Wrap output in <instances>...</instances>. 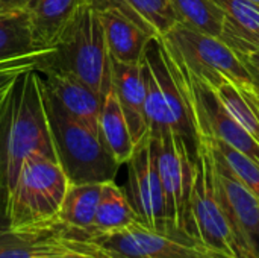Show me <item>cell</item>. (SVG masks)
Returning <instances> with one entry per match:
<instances>
[{
    "label": "cell",
    "instance_id": "6da1fadb",
    "mask_svg": "<svg viewBox=\"0 0 259 258\" xmlns=\"http://www.w3.org/2000/svg\"><path fill=\"white\" fill-rule=\"evenodd\" d=\"M32 154L56 160L42 78L35 68L20 73L0 96V205L3 213L20 169Z\"/></svg>",
    "mask_w": 259,
    "mask_h": 258
},
{
    "label": "cell",
    "instance_id": "7c38bea8",
    "mask_svg": "<svg viewBox=\"0 0 259 258\" xmlns=\"http://www.w3.org/2000/svg\"><path fill=\"white\" fill-rule=\"evenodd\" d=\"M112 90L127 122L135 148L149 137L146 117V84L143 64H124L111 59Z\"/></svg>",
    "mask_w": 259,
    "mask_h": 258
},
{
    "label": "cell",
    "instance_id": "5bb4252c",
    "mask_svg": "<svg viewBox=\"0 0 259 258\" xmlns=\"http://www.w3.org/2000/svg\"><path fill=\"white\" fill-rule=\"evenodd\" d=\"M103 26V33L111 59L124 64H140L147 44L156 38L141 24L111 8H93Z\"/></svg>",
    "mask_w": 259,
    "mask_h": 258
},
{
    "label": "cell",
    "instance_id": "cb8c5ba5",
    "mask_svg": "<svg viewBox=\"0 0 259 258\" xmlns=\"http://www.w3.org/2000/svg\"><path fill=\"white\" fill-rule=\"evenodd\" d=\"M58 245L56 251L41 258H115L94 239L85 234L73 233L56 224Z\"/></svg>",
    "mask_w": 259,
    "mask_h": 258
},
{
    "label": "cell",
    "instance_id": "d4e9b609",
    "mask_svg": "<svg viewBox=\"0 0 259 258\" xmlns=\"http://www.w3.org/2000/svg\"><path fill=\"white\" fill-rule=\"evenodd\" d=\"M206 138L211 141L212 148L223 158V161L228 164L232 173L258 198L259 201V163L217 138H212V137H206Z\"/></svg>",
    "mask_w": 259,
    "mask_h": 258
},
{
    "label": "cell",
    "instance_id": "484cf974",
    "mask_svg": "<svg viewBox=\"0 0 259 258\" xmlns=\"http://www.w3.org/2000/svg\"><path fill=\"white\" fill-rule=\"evenodd\" d=\"M220 38L238 56V59L247 70L256 93L259 94V46H255V44L249 43L247 40H244L235 33H231L228 30H223Z\"/></svg>",
    "mask_w": 259,
    "mask_h": 258
},
{
    "label": "cell",
    "instance_id": "5b68a950",
    "mask_svg": "<svg viewBox=\"0 0 259 258\" xmlns=\"http://www.w3.org/2000/svg\"><path fill=\"white\" fill-rule=\"evenodd\" d=\"M159 40L181 68L211 88L228 79L241 90H255L247 70L222 38L176 23Z\"/></svg>",
    "mask_w": 259,
    "mask_h": 258
},
{
    "label": "cell",
    "instance_id": "f1b7e54d",
    "mask_svg": "<svg viewBox=\"0 0 259 258\" xmlns=\"http://www.w3.org/2000/svg\"><path fill=\"white\" fill-rule=\"evenodd\" d=\"M191 258H237L234 255H229L226 252H222V251H214V249H209L208 252L202 254V255H196V257Z\"/></svg>",
    "mask_w": 259,
    "mask_h": 258
},
{
    "label": "cell",
    "instance_id": "9a60e30c",
    "mask_svg": "<svg viewBox=\"0 0 259 258\" xmlns=\"http://www.w3.org/2000/svg\"><path fill=\"white\" fill-rule=\"evenodd\" d=\"M85 0H33L27 14L36 44L50 49L73 21Z\"/></svg>",
    "mask_w": 259,
    "mask_h": 258
},
{
    "label": "cell",
    "instance_id": "d6986e66",
    "mask_svg": "<svg viewBox=\"0 0 259 258\" xmlns=\"http://www.w3.org/2000/svg\"><path fill=\"white\" fill-rule=\"evenodd\" d=\"M41 49L33 36L27 9L0 12V61L38 53Z\"/></svg>",
    "mask_w": 259,
    "mask_h": 258
},
{
    "label": "cell",
    "instance_id": "4dcf8cb0",
    "mask_svg": "<svg viewBox=\"0 0 259 258\" xmlns=\"http://www.w3.org/2000/svg\"><path fill=\"white\" fill-rule=\"evenodd\" d=\"M0 96H2V94H0Z\"/></svg>",
    "mask_w": 259,
    "mask_h": 258
},
{
    "label": "cell",
    "instance_id": "ba28073f",
    "mask_svg": "<svg viewBox=\"0 0 259 258\" xmlns=\"http://www.w3.org/2000/svg\"><path fill=\"white\" fill-rule=\"evenodd\" d=\"M171 62L194 116L197 135L217 138L259 163V143L229 116V113L219 100L215 91L209 85L193 78L173 59Z\"/></svg>",
    "mask_w": 259,
    "mask_h": 258
},
{
    "label": "cell",
    "instance_id": "7402d4cb",
    "mask_svg": "<svg viewBox=\"0 0 259 258\" xmlns=\"http://www.w3.org/2000/svg\"><path fill=\"white\" fill-rule=\"evenodd\" d=\"M225 12V27L259 46V5L249 0H212Z\"/></svg>",
    "mask_w": 259,
    "mask_h": 258
},
{
    "label": "cell",
    "instance_id": "52a82bcc",
    "mask_svg": "<svg viewBox=\"0 0 259 258\" xmlns=\"http://www.w3.org/2000/svg\"><path fill=\"white\" fill-rule=\"evenodd\" d=\"M150 140L165 199L167 231L170 236L193 239L190 236V198L194 181V155L173 132L150 137Z\"/></svg>",
    "mask_w": 259,
    "mask_h": 258
},
{
    "label": "cell",
    "instance_id": "30bf717a",
    "mask_svg": "<svg viewBox=\"0 0 259 258\" xmlns=\"http://www.w3.org/2000/svg\"><path fill=\"white\" fill-rule=\"evenodd\" d=\"M129 167V199L141 225L153 233L168 234L165 217V199L156 167V158L150 135L134 151Z\"/></svg>",
    "mask_w": 259,
    "mask_h": 258
},
{
    "label": "cell",
    "instance_id": "f546056e",
    "mask_svg": "<svg viewBox=\"0 0 259 258\" xmlns=\"http://www.w3.org/2000/svg\"><path fill=\"white\" fill-rule=\"evenodd\" d=\"M2 11H5V8H3V5H2V2H0V12H2Z\"/></svg>",
    "mask_w": 259,
    "mask_h": 258
},
{
    "label": "cell",
    "instance_id": "603a6c76",
    "mask_svg": "<svg viewBox=\"0 0 259 258\" xmlns=\"http://www.w3.org/2000/svg\"><path fill=\"white\" fill-rule=\"evenodd\" d=\"M155 36L165 35L176 23V14L168 0H121Z\"/></svg>",
    "mask_w": 259,
    "mask_h": 258
},
{
    "label": "cell",
    "instance_id": "7a4b0ae2",
    "mask_svg": "<svg viewBox=\"0 0 259 258\" xmlns=\"http://www.w3.org/2000/svg\"><path fill=\"white\" fill-rule=\"evenodd\" d=\"M36 70L73 75L103 97L109 93L112 88L111 56L100 18L87 2L59 40L42 55Z\"/></svg>",
    "mask_w": 259,
    "mask_h": 258
},
{
    "label": "cell",
    "instance_id": "3957f363",
    "mask_svg": "<svg viewBox=\"0 0 259 258\" xmlns=\"http://www.w3.org/2000/svg\"><path fill=\"white\" fill-rule=\"evenodd\" d=\"M68 186L70 181L56 160L42 154L29 155L5 208L8 228L18 233L53 228Z\"/></svg>",
    "mask_w": 259,
    "mask_h": 258
},
{
    "label": "cell",
    "instance_id": "277c9868",
    "mask_svg": "<svg viewBox=\"0 0 259 258\" xmlns=\"http://www.w3.org/2000/svg\"><path fill=\"white\" fill-rule=\"evenodd\" d=\"M44 102L55 155L70 184L114 181L120 164L100 134L70 116L46 88Z\"/></svg>",
    "mask_w": 259,
    "mask_h": 258
},
{
    "label": "cell",
    "instance_id": "e0dca14e",
    "mask_svg": "<svg viewBox=\"0 0 259 258\" xmlns=\"http://www.w3.org/2000/svg\"><path fill=\"white\" fill-rule=\"evenodd\" d=\"M138 224L141 225L127 193L118 187L115 181L103 182L93 233L90 236H106Z\"/></svg>",
    "mask_w": 259,
    "mask_h": 258
},
{
    "label": "cell",
    "instance_id": "ac0fdd59",
    "mask_svg": "<svg viewBox=\"0 0 259 258\" xmlns=\"http://www.w3.org/2000/svg\"><path fill=\"white\" fill-rule=\"evenodd\" d=\"M99 132L108 151L115 158V161L120 166L127 164L135 151V144L124 114L120 108V103L112 88L103 97L99 116Z\"/></svg>",
    "mask_w": 259,
    "mask_h": 258
},
{
    "label": "cell",
    "instance_id": "2e32d148",
    "mask_svg": "<svg viewBox=\"0 0 259 258\" xmlns=\"http://www.w3.org/2000/svg\"><path fill=\"white\" fill-rule=\"evenodd\" d=\"M102 186L99 182L70 184L58 214V225L73 233L90 236L93 233Z\"/></svg>",
    "mask_w": 259,
    "mask_h": 258
},
{
    "label": "cell",
    "instance_id": "4316f807",
    "mask_svg": "<svg viewBox=\"0 0 259 258\" xmlns=\"http://www.w3.org/2000/svg\"><path fill=\"white\" fill-rule=\"evenodd\" d=\"M49 50V49H47ZM38 52V53H32V55H24V56H18V58H11V59H3L0 61V93L23 71L30 70L38 67L42 55L47 52Z\"/></svg>",
    "mask_w": 259,
    "mask_h": 258
},
{
    "label": "cell",
    "instance_id": "ffe728a7",
    "mask_svg": "<svg viewBox=\"0 0 259 258\" xmlns=\"http://www.w3.org/2000/svg\"><path fill=\"white\" fill-rule=\"evenodd\" d=\"M56 225L39 233H18L0 227V258H41L56 251Z\"/></svg>",
    "mask_w": 259,
    "mask_h": 258
},
{
    "label": "cell",
    "instance_id": "8fae6325",
    "mask_svg": "<svg viewBox=\"0 0 259 258\" xmlns=\"http://www.w3.org/2000/svg\"><path fill=\"white\" fill-rule=\"evenodd\" d=\"M90 237L115 258H191L209 251L194 239L153 233L140 224L112 234Z\"/></svg>",
    "mask_w": 259,
    "mask_h": 258
},
{
    "label": "cell",
    "instance_id": "8992f818",
    "mask_svg": "<svg viewBox=\"0 0 259 258\" xmlns=\"http://www.w3.org/2000/svg\"><path fill=\"white\" fill-rule=\"evenodd\" d=\"M190 236L209 249L235 257L232 233L219 198L212 148L205 137L199 138L194 157V181L190 198Z\"/></svg>",
    "mask_w": 259,
    "mask_h": 258
},
{
    "label": "cell",
    "instance_id": "9c48e42d",
    "mask_svg": "<svg viewBox=\"0 0 259 258\" xmlns=\"http://www.w3.org/2000/svg\"><path fill=\"white\" fill-rule=\"evenodd\" d=\"M212 154L215 163L219 198L232 233L235 257L259 258L258 198L232 173V170L228 167V164L215 152L214 148Z\"/></svg>",
    "mask_w": 259,
    "mask_h": 258
},
{
    "label": "cell",
    "instance_id": "83f0119b",
    "mask_svg": "<svg viewBox=\"0 0 259 258\" xmlns=\"http://www.w3.org/2000/svg\"><path fill=\"white\" fill-rule=\"evenodd\" d=\"M5 11L6 9H27L33 0H0Z\"/></svg>",
    "mask_w": 259,
    "mask_h": 258
},
{
    "label": "cell",
    "instance_id": "4fadbf2b",
    "mask_svg": "<svg viewBox=\"0 0 259 258\" xmlns=\"http://www.w3.org/2000/svg\"><path fill=\"white\" fill-rule=\"evenodd\" d=\"M44 88L76 120L99 132V116L103 96L73 75L59 71L41 73Z\"/></svg>",
    "mask_w": 259,
    "mask_h": 258
},
{
    "label": "cell",
    "instance_id": "44dd1931",
    "mask_svg": "<svg viewBox=\"0 0 259 258\" xmlns=\"http://www.w3.org/2000/svg\"><path fill=\"white\" fill-rule=\"evenodd\" d=\"M179 24L197 32L222 36L225 12L212 0H168Z\"/></svg>",
    "mask_w": 259,
    "mask_h": 258
}]
</instances>
